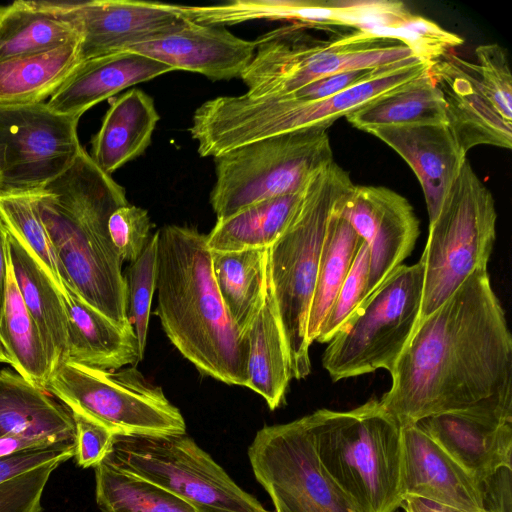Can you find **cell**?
<instances>
[{"instance_id": "d590c367", "label": "cell", "mask_w": 512, "mask_h": 512, "mask_svg": "<svg viewBox=\"0 0 512 512\" xmlns=\"http://www.w3.org/2000/svg\"><path fill=\"white\" fill-rule=\"evenodd\" d=\"M0 220L8 233L29 249L62 292V278L48 233L39 213L36 189H0Z\"/></svg>"}, {"instance_id": "277c9868", "label": "cell", "mask_w": 512, "mask_h": 512, "mask_svg": "<svg viewBox=\"0 0 512 512\" xmlns=\"http://www.w3.org/2000/svg\"><path fill=\"white\" fill-rule=\"evenodd\" d=\"M431 64L405 63L328 98L295 102L275 97L219 96L201 104L189 128L202 157H217L275 135L321 126L329 128L365 103L420 76Z\"/></svg>"}, {"instance_id": "4dcf8cb0", "label": "cell", "mask_w": 512, "mask_h": 512, "mask_svg": "<svg viewBox=\"0 0 512 512\" xmlns=\"http://www.w3.org/2000/svg\"><path fill=\"white\" fill-rule=\"evenodd\" d=\"M303 195L304 190L266 199L217 220L207 235L209 250L230 252L271 247L296 217Z\"/></svg>"}, {"instance_id": "74e56055", "label": "cell", "mask_w": 512, "mask_h": 512, "mask_svg": "<svg viewBox=\"0 0 512 512\" xmlns=\"http://www.w3.org/2000/svg\"><path fill=\"white\" fill-rule=\"evenodd\" d=\"M157 232L125 274L127 317L133 327L141 359L147 344L150 309L156 290Z\"/></svg>"}, {"instance_id": "7c38bea8", "label": "cell", "mask_w": 512, "mask_h": 512, "mask_svg": "<svg viewBox=\"0 0 512 512\" xmlns=\"http://www.w3.org/2000/svg\"><path fill=\"white\" fill-rule=\"evenodd\" d=\"M104 460L160 486L197 512H269L186 434L114 435Z\"/></svg>"}, {"instance_id": "f35d334b", "label": "cell", "mask_w": 512, "mask_h": 512, "mask_svg": "<svg viewBox=\"0 0 512 512\" xmlns=\"http://www.w3.org/2000/svg\"><path fill=\"white\" fill-rule=\"evenodd\" d=\"M473 64L482 92L498 113L512 122V75L505 49L499 44H483L475 49Z\"/></svg>"}, {"instance_id": "f1b7e54d", "label": "cell", "mask_w": 512, "mask_h": 512, "mask_svg": "<svg viewBox=\"0 0 512 512\" xmlns=\"http://www.w3.org/2000/svg\"><path fill=\"white\" fill-rule=\"evenodd\" d=\"M81 62L80 41L0 62V105L44 102L62 86Z\"/></svg>"}, {"instance_id": "44dd1931", "label": "cell", "mask_w": 512, "mask_h": 512, "mask_svg": "<svg viewBox=\"0 0 512 512\" xmlns=\"http://www.w3.org/2000/svg\"><path fill=\"white\" fill-rule=\"evenodd\" d=\"M370 134L396 151L413 170L425 197L429 224H432L467 161L466 153L447 125L386 126Z\"/></svg>"}, {"instance_id": "9a60e30c", "label": "cell", "mask_w": 512, "mask_h": 512, "mask_svg": "<svg viewBox=\"0 0 512 512\" xmlns=\"http://www.w3.org/2000/svg\"><path fill=\"white\" fill-rule=\"evenodd\" d=\"M338 214L369 250L363 304L411 254L420 233L419 220L404 196L382 186L354 185L341 202Z\"/></svg>"}, {"instance_id": "7a4b0ae2", "label": "cell", "mask_w": 512, "mask_h": 512, "mask_svg": "<svg viewBox=\"0 0 512 512\" xmlns=\"http://www.w3.org/2000/svg\"><path fill=\"white\" fill-rule=\"evenodd\" d=\"M36 198L63 284L118 325H130L123 261L108 232L112 212L128 203L125 189L83 148Z\"/></svg>"}, {"instance_id": "b9f144b4", "label": "cell", "mask_w": 512, "mask_h": 512, "mask_svg": "<svg viewBox=\"0 0 512 512\" xmlns=\"http://www.w3.org/2000/svg\"><path fill=\"white\" fill-rule=\"evenodd\" d=\"M59 464L50 462L0 482V512H43L42 494Z\"/></svg>"}, {"instance_id": "1f68e13d", "label": "cell", "mask_w": 512, "mask_h": 512, "mask_svg": "<svg viewBox=\"0 0 512 512\" xmlns=\"http://www.w3.org/2000/svg\"><path fill=\"white\" fill-rule=\"evenodd\" d=\"M212 271L225 308L245 336L264 296L268 248L211 251Z\"/></svg>"}, {"instance_id": "d4e9b609", "label": "cell", "mask_w": 512, "mask_h": 512, "mask_svg": "<svg viewBox=\"0 0 512 512\" xmlns=\"http://www.w3.org/2000/svg\"><path fill=\"white\" fill-rule=\"evenodd\" d=\"M5 435L76 442L71 411L8 368L0 370V437Z\"/></svg>"}, {"instance_id": "83f0119b", "label": "cell", "mask_w": 512, "mask_h": 512, "mask_svg": "<svg viewBox=\"0 0 512 512\" xmlns=\"http://www.w3.org/2000/svg\"><path fill=\"white\" fill-rule=\"evenodd\" d=\"M8 253L20 294L39 330L52 372L67 360V315L62 294L29 249L11 234Z\"/></svg>"}, {"instance_id": "8992f818", "label": "cell", "mask_w": 512, "mask_h": 512, "mask_svg": "<svg viewBox=\"0 0 512 512\" xmlns=\"http://www.w3.org/2000/svg\"><path fill=\"white\" fill-rule=\"evenodd\" d=\"M353 186L348 172L335 161L320 170L306 185L291 225L268 248L270 279L291 376L297 380L311 372L306 326L323 241L332 214Z\"/></svg>"}, {"instance_id": "8d00e7d4", "label": "cell", "mask_w": 512, "mask_h": 512, "mask_svg": "<svg viewBox=\"0 0 512 512\" xmlns=\"http://www.w3.org/2000/svg\"><path fill=\"white\" fill-rule=\"evenodd\" d=\"M345 37L349 41L375 38L398 40L420 60L429 64L452 52L464 42L462 37L445 30L434 21L412 13L391 27L366 32L355 30Z\"/></svg>"}, {"instance_id": "60d3db41", "label": "cell", "mask_w": 512, "mask_h": 512, "mask_svg": "<svg viewBox=\"0 0 512 512\" xmlns=\"http://www.w3.org/2000/svg\"><path fill=\"white\" fill-rule=\"evenodd\" d=\"M152 223L148 212L129 203L115 209L108 220L110 239L122 261L134 262L146 247Z\"/></svg>"}, {"instance_id": "bcb514c9", "label": "cell", "mask_w": 512, "mask_h": 512, "mask_svg": "<svg viewBox=\"0 0 512 512\" xmlns=\"http://www.w3.org/2000/svg\"><path fill=\"white\" fill-rule=\"evenodd\" d=\"M400 509L403 512H461L452 507L413 496H405Z\"/></svg>"}, {"instance_id": "3957f363", "label": "cell", "mask_w": 512, "mask_h": 512, "mask_svg": "<svg viewBox=\"0 0 512 512\" xmlns=\"http://www.w3.org/2000/svg\"><path fill=\"white\" fill-rule=\"evenodd\" d=\"M156 232L154 313L165 334L202 374L246 386L247 339L219 294L207 235L179 225H165Z\"/></svg>"}, {"instance_id": "e0dca14e", "label": "cell", "mask_w": 512, "mask_h": 512, "mask_svg": "<svg viewBox=\"0 0 512 512\" xmlns=\"http://www.w3.org/2000/svg\"><path fill=\"white\" fill-rule=\"evenodd\" d=\"M81 61L174 32L190 20L181 5L136 0L77 1Z\"/></svg>"}, {"instance_id": "cb8c5ba5", "label": "cell", "mask_w": 512, "mask_h": 512, "mask_svg": "<svg viewBox=\"0 0 512 512\" xmlns=\"http://www.w3.org/2000/svg\"><path fill=\"white\" fill-rule=\"evenodd\" d=\"M61 294L67 315L66 361L116 370L142 360L131 325H118L64 284Z\"/></svg>"}, {"instance_id": "681fc988", "label": "cell", "mask_w": 512, "mask_h": 512, "mask_svg": "<svg viewBox=\"0 0 512 512\" xmlns=\"http://www.w3.org/2000/svg\"><path fill=\"white\" fill-rule=\"evenodd\" d=\"M397 512H399V511H397Z\"/></svg>"}, {"instance_id": "f546056e", "label": "cell", "mask_w": 512, "mask_h": 512, "mask_svg": "<svg viewBox=\"0 0 512 512\" xmlns=\"http://www.w3.org/2000/svg\"><path fill=\"white\" fill-rule=\"evenodd\" d=\"M345 117L352 126L368 133L386 126L446 124L443 95L430 67L420 76L365 103Z\"/></svg>"}, {"instance_id": "7dc6e473", "label": "cell", "mask_w": 512, "mask_h": 512, "mask_svg": "<svg viewBox=\"0 0 512 512\" xmlns=\"http://www.w3.org/2000/svg\"><path fill=\"white\" fill-rule=\"evenodd\" d=\"M8 231L0 220V315L4 303L9 266Z\"/></svg>"}, {"instance_id": "7bdbcfd3", "label": "cell", "mask_w": 512, "mask_h": 512, "mask_svg": "<svg viewBox=\"0 0 512 512\" xmlns=\"http://www.w3.org/2000/svg\"><path fill=\"white\" fill-rule=\"evenodd\" d=\"M71 413L76 432L74 457L83 468L95 467L109 454L115 434L79 413Z\"/></svg>"}, {"instance_id": "ee69618b", "label": "cell", "mask_w": 512, "mask_h": 512, "mask_svg": "<svg viewBox=\"0 0 512 512\" xmlns=\"http://www.w3.org/2000/svg\"><path fill=\"white\" fill-rule=\"evenodd\" d=\"M512 469L502 468L482 482L485 512H512Z\"/></svg>"}, {"instance_id": "603a6c76", "label": "cell", "mask_w": 512, "mask_h": 512, "mask_svg": "<svg viewBox=\"0 0 512 512\" xmlns=\"http://www.w3.org/2000/svg\"><path fill=\"white\" fill-rule=\"evenodd\" d=\"M80 40L76 2L17 0L0 6V62Z\"/></svg>"}, {"instance_id": "4316f807", "label": "cell", "mask_w": 512, "mask_h": 512, "mask_svg": "<svg viewBox=\"0 0 512 512\" xmlns=\"http://www.w3.org/2000/svg\"><path fill=\"white\" fill-rule=\"evenodd\" d=\"M245 336L248 375L245 387L262 396L268 407L275 410L284 402L292 376L269 264L263 301Z\"/></svg>"}, {"instance_id": "ba28073f", "label": "cell", "mask_w": 512, "mask_h": 512, "mask_svg": "<svg viewBox=\"0 0 512 512\" xmlns=\"http://www.w3.org/2000/svg\"><path fill=\"white\" fill-rule=\"evenodd\" d=\"M214 160L210 203L217 220L254 203L303 191L334 161L328 128L321 126L261 139Z\"/></svg>"}, {"instance_id": "4fadbf2b", "label": "cell", "mask_w": 512, "mask_h": 512, "mask_svg": "<svg viewBox=\"0 0 512 512\" xmlns=\"http://www.w3.org/2000/svg\"><path fill=\"white\" fill-rule=\"evenodd\" d=\"M248 458L275 512H362L322 466L308 415L258 430Z\"/></svg>"}, {"instance_id": "484cf974", "label": "cell", "mask_w": 512, "mask_h": 512, "mask_svg": "<svg viewBox=\"0 0 512 512\" xmlns=\"http://www.w3.org/2000/svg\"><path fill=\"white\" fill-rule=\"evenodd\" d=\"M160 116L154 100L140 89H130L107 110L91 143V158L111 175L139 157L151 143Z\"/></svg>"}, {"instance_id": "d6986e66", "label": "cell", "mask_w": 512, "mask_h": 512, "mask_svg": "<svg viewBox=\"0 0 512 512\" xmlns=\"http://www.w3.org/2000/svg\"><path fill=\"white\" fill-rule=\"evenodd\" d=\"M430 73L443 95L446 125L466 154L477 145L511 149L512 122L486 98L473 64L449 52Z\"/></svg>"}, {"instance_id": "ab89813d", "label": "cell", "mask_w": 512, "mask_h": 512, "mask_svg": "<svg viewBox=\"0 0 512 512\" xmlns=\"http://www.w3.org/2000/svg\"><path fill=\"white\" fill-rule=\"evenodd\" d=\"M369 273V250L362 242L352 266L320 328L315 341L328 343L364 300Z\"/></svg>"}, {"instance_id": "d6a6232c", "label": "cell", "mask_w": 512, "mask_h": 512, "mask_svg": "<svg viewBox=\"0 0 512 512\" xmlns=\"http://www.w3.org/2000/svg\"><path fill=\"white\" fill-rule=\"evenodd\" d=\"M0 344L14 370L45 390L51 373L39 330L20 294L9 258L4 303L0 315Z\"/></svg>"}, {"instance_id": "2e32d148", "label": "cell", "mask_w": 512, "mask_h": 512, "mask_svg": "<svg viewBox=\"0 0 512 512\" xmlns=\"http://www.w3.org/2000/svg\"><path fill=\"white\" fill-rule=\"evenodd\" d=\"M478 483L512 469V409L482 406L437 414L416 424Z\"/></svg>"}, {"instance_id": "9c48e42d", "label": "cell", "mask_w": 512, "mask_h": 512, "mask_svg": "<svg viewBox=\"0 0 512 512\" xmlns=\"http://www.w3.org/2000/svg\"><path fill=\"white\" fill-rule=\"evenodd\" d=\"M496 221L493 195L467 160L438 216L429 224L419 260L423 268L419 321L441 306L473 271L487 267Z\"/></svg>"}, {"instance_id": "30bf717a", "label": "cell", "mask_w": 512, "mask_h": 512, "mask_svg": "<svg viewBox=\"0 0 512 512\" xmlns=\"http://www.w3.org/2000/svg\"><path fill=\"white\" fill-rule=\"evenodd\" d=\"M422 294L420 262L394 270L328 342L322 365L330 378L390 373L419 321Z\"/></svg>"}, {"instance_id": "ac0fdd59", "label": "cell", "mask_w": 512, "mask_h": 512, "mask_svg": "<svg viewBox=\"0 0 512 512\" xmlns=\"http://www.w3.org/2000/svg\"><path fill=\"white\" fill-rule=\"evenodd\" d=\"M126 50L157 60L174 71L198 73L216 81L241 76L253 58L255 41L240 38L224 26L190 20L174 32Z\"/></svg>"}, {"instance_id": "7402d4cb", "label": "cell", "mask_w": 512, "mask_h": 512, "mask_svg": "<svg viewBox=\"0 0 512 512\" xmlns=\"http://www.w3.org/2000/svg\"><path fill=\"white\" fill-rule=\"evenodd\" d=\"M172 71L166 64L128 50L91 58L81 62L46 104L55 113L80 118L121 90Z\"/></svg>"}, {"instance_id": "f6af8a7d", "label": "cell", "mask_w": 512, "mask_h": 512, "mask_svg": "<svg viewBox=\"0 0 512 512\" xmlns=\"http://www.w3.org/2000/svg\"><path fill=\"white\" fill-rule=\"evenodd\" d=\"M68 443V442H61ZM49 440L23 435H5L0 437V458L26 450L48 447L56 444Z\"/></svg>"}, {"instance_id": "c3c4849f", "label": "cell", "mask_w": 512, "mask_h": 512, "mask_svg": "<svg viewBox=\"0 0 512 512\" xmlns=\"http://www.w3.org/2000/svg\"><path fill=\"white\" fill-rule=\"evenodd\" d=\"M0 363H7V364H9V361H8V359L6 357V354H5L1 344H0Z\"/></svg>"}, {"instance_id": "5bb4252c", "label": "cell", "mask_w": 512, "mask_h": 512, "mask_svg": "<svg viewBox=\"0 0 512 512\" xmlns=\"http://www.w3.org/2000/svg\"><path fill=\"white\" fill-rule=\"evenodd\" d=\"M79 120L45 102L0 105V189H41L66 171L83 149Z\"/></svg>"}, {"instance_id": "836d02e7", "label": "cell", "mask_w": 512, "mask_h": 512, "mask_svg": "<svg viewBox=\"0 0 512 512\" xmlns=\"http://www.w3.org/2000/svg\"><path fill=\"white\" fill-rule=\"evenodd\" d=\"M343 199L330 218L321 249L306 326L310 345L315 341L363 242L349 222L338 214Z\"/></svg>"}, {"instance_id": "8fae6325", "label": "cell", "mask_w": 512, "mask_h": 512, "mask_svg": "<svg viewBox=\"0 0 512 512\" xmlns=\"http://www.w3.org/2000/svg\"><path fill=\"white\" fill-rule=\"evenodd\" d=\"M45 391L115 435L186 434L180 410L135 366L102 370L65 361L51 372Z\"/></svg>"}, {"instance_id": "6da1fadb", "label": "cell", "mask_w": 512, "mask_h": 512, "mask_svg": "<svg viewBox=\"0 0 512 512\" xmlns=\"http://www.w3.org/2000/svg\"><path fill=\"white\" fill-rule=\"evenodd\" d=\"M379 399L401 427L482 406L512 408V336L487 267L421 319Z\"/></svg>"}, {"instance_id": "ffe728a7", "label": "cell", "mask_w": 512, "mask_h": 512, "mask_svg": "<svg viewBox=\"0 0 512 512\" xmlns=\"http://www.w3.org/2000/svg\"><path fill=\"white\" fill-rule=\"evenodd\" d=\"M401 428L403 498L419 497L461 512H485L482 484L416 424Z\"/></svg>"}, {"instance_id": "52a82bcc", "label": "cell", "mask_w": 512, "mask_h": 512, "mask_svg": "<svg viewBox=\"0 0 512 512\" xmlns=\"http://www.w3.org/2000/svg\"><path fill=\"white\" fill-rule=\"evenodd\" d=\"M306 29L289 23L254 40L253 58L240 76L247 95L280 97L332 74L419 60L398 40L375 38L337 44L317 39Z\"/></svg>"}, {"instance_id": "e575fe53", "label": "cell", "mask_w": 512, "mask_h": 512, "mask_svg": "<svg viewBox=\"0 0 512 512\" xmlns=\"http://www.w3.org/2000/svg\"><path fill=\"white\" fill-rule=\"evenodd\" d=\"M95 480L102 512H197L160 486L105 460L95 466Z\"/></svg>"}, {"instance_id": "5b68a950", "label": "cell", "mask_w": 512, "mask_h": 512, "mask_svg": "<svg viewBox=\"0 0 512 512\" xmlns=\"http://www.w3.org/2000/svg\"><path fill=\"white\" fill-rule=\"evenodd\" d=\"M319 460L362 512H397L403 501L402 428L371 398L348 410L308 414Z\"/></svg>"}]
</instances>
